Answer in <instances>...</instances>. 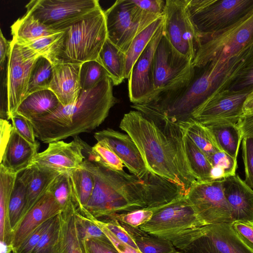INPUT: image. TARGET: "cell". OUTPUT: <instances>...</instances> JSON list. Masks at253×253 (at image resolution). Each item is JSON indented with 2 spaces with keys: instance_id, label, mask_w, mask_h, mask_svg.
<instances>
[{
  "instance_id": "1",
  "label": "cell",
  "mask_w": 253,
  "mask_h": 253,
  "mask_svg": "<svg viewBox=\"0 0 253 253\" xmlns=\"http://www.w3.org/2000/svg\"><path fill=\"white\" fill-rule=\"evenodd\" d=\"M113 85L107 77L92 88L82 89L73 104H60L51 113L29 120L36 138L48 144L95 129L117 102Z\"/></svg>"
},
{
  "instance_id": "2",
  "label": "cell",
  "mask_w": 253,
  "mask_h": 253,
  "mask_svg": "<svg viewBox=\"0 0 253 253\" xmlns=\"http://www.w3.org/2000/svg\"><path fill=\"white\" fill-rule=\"evenodd\" d=\"M82 165L92 176L94 187L85 207L97 219L116 213L156 206L154 185L148 171L142 178L109 169L85 159Z\"/></svg>"
},
{
  "instance_id": "3",
  "label": "cell",
  "mask_w": 253,
  "mask_h": 253,
  "mask_svg": "<svg viewBox=\"0 0 253 253\" xmlns=\"http://www.w3.org/2000/svg\"><path fill=\"white\" fill-rule=\"evenodd\" d=\"M119 126L135 143L147 170L174 183L186 196L188 189L178 170L175 152L157 125L136 110L125 114Z\"/></svg>"
},
{
  "instance_id": "4",
  "label": "cell",
  "mask_w": 253,
  "mask_h": 253,
  "mask_svg": "<svg viewBox=\"0 0 253 253\" xmlns=\"http://www.w3.org/2000/svg\"><path fill=\"white\" fill-rule=\"evenodd\" d=\"M151 210V218L139 228L169 241L178 251L184 250L199 237L207 226L185 196Z\"/></svg>"
},
{
  "instance_id": "5",
  "label": "cell",
  "mask_w": 253,
  "mask_h": 253,
  "mask_svg": "<svg viewBox=\"0 0 253 253\" xmlns=\"http://www.w3.org/2000/svg\"><path fill=\"white\" fill-rule=\"evenodd\" d=\"M194 74L193 61L176 51L163 32L154 56V91L149 101L141 104L169 99L187 86Z\"/></svg>"
},
{
  "instance_id": "6",
  "label": "cell",
  "mask_w": 253,
  "mask_h": 253,
  "mask_svg": "<svg viewBox=\"0 0 253 253\" xmlns=\"http://www.w3.org/2000/svg\"><path fill=\"white\" fill-rule=\"evenodd\" d=\"M253 44V8L231 25L210 33L197 35V50L193 61L199 67L208 62L238 54Z\"/></svg>"
},
{
  "instance_id": "7",
  "label": "cell",
  "mask_w": 253,
  "mask_h": 253,
  "mask_svg": "<svg viewBox=\"0 0 253 253\" xmlns=\"http://www.w3.org/2000/svg\"><path fill=\"white\" fill-rule=\"evenodd\" d=\"M107 38L104 11L100 6L65 30L60 63L82 64L96 60Z\"/></svg>"
},
{
  "instance_id": "8",
  "label": "cell",
  "mask_w": 253,
  "mask_h": 253,
  "mask_svg": "<svg viewBox=\"0 0 253 253\" xmlns=\"http://www.w3.org/2000/svg\"><path fill=\"white\" fill-rule=\"evenodd\" d=\"M108 39L126 53L134 38L162 16L147 12L132 0H117L104 11Z\"/></svg>"
},
{
  "instance_id": "9",
  "label": "cell",
  "mask_w": 253,
  "mask_h": 253,
  "mask_svg": "<svg viewBox=\"0 0 253 253\" xmlns=\"http://www.w3.org/2000/svg\"><path fill=\"white\" fill-rule=\"evenodd\" d=\"M253 8V0H189L188 9L197 35L224 29Z\"/></svg>"
},
{
  "instance_id": "10",
  "label": "cell",
  "mask_w": 253,
  "mask_h": 253,
  "mask_svg": "<svg viewBox=\"0 0 253 253\" xmlns=\"http://www.w3.org/2000/svg\"><path fill=\"white\" fill-rule=\"evenodd\" d=\"M100 7L97 0H31L26 13L53 31H63Z\"/></svg>"
},
{
  "instance_id": "11",
  "label": "cell",
  "mask_w": 253,
  "mask_h": 253,
  "mask_svg": "<svg viewBox=\"0 0 253 253\" xmlns=\"http://www.w3.org/2000/svg\"><path fill=\"white\" fill-rule=\"evenodd\" d=\"M29 47L11 41L6 67L7 120H11L19 105L28 95L29 82L32 68L40 56Z\"/></svg>"
},
{
  "instance_id": "12",
  "label": "cell",
  "mask_w": 253,
  "mask_h": 253,
  "mask_svg": "<svg viewBox=\"0 0 253 253\" xmlns=\"http://www.w3.org/2000/svg\"><path fill=\"white\" fill-rule=\"evenodd\" d=\"M222 180L197 181L185 196L206 225L233 222L231 209L223 193Z\"/></svg>"
},
{
  "instance_id": "13",
  "label": "cell",
  "mask_w": 253,
  "mask_h": 253,
  "mask_svg": "<svg viewBox=\"0 0 253 253\" xmlns=\"http://www.w3.org/2000/svg\"><path fill=\"white\" fill-rule=\"evenodd\" d=\"M189 0H167L164 13V35L179 53L193 61L197 32L188 9Z\"/></svg>"
},
{
  "instance_id": "14",
  "label": "cell",
  "mask_w": 253,
  "mask_h": 253,
  "mask_svg": "<svg viewBox=\"0 0 253 253\" xmlns=\"http://www.w3.org/2000/svg\"><path fill=\"white\" fill-rule=\"evenodd\" d=\"M253 86L233 91L225 89L211 95L192 113V118L204 125L237 123L243 115V107Z\"/></svg>"
},
{
  "instance_id": "15",
  "label": "cell",
  "mask_w": 253,
  "mask_h": 253,
  "mask_svg": "<svg viewBox=\"0 0 253 253\" xmlns=\"http://www.w3.org/2000/svg\"><path fill=\"white\" fill-rule=\"evenodd\" d=\"M163 35V24L132 67L128 79V91L133 104L147 103L153 94L154 56Z\"/></svg>"
},
{
  "instance_id": "16",
  "label": "cell",
  "mask_w": 253,
  "mask_h": 253,
  "mask_svg": "<svg viewBox=\"0 0 253 253\" xmlns=\"http://www.w3.org/2000/svg\"><path fill=\"white\" fill-rule=\"evenodd\" d=\"M83 143L78 136L70 142H50L45 150L37 154L31 165L61 173L69 172L79 168L85 159Z\"/></svg>"
},
{
  "instance_id": "17",
  "label": "cell",
  "mask_w": 253,
  "mask_h": 253,
  "mask_svg": "<svg viewBox=\"0 0 253 253\" xmlns=\"http://www.w3.org/2000/svg\"><path fill=\"white\" fill-rule=\"evenodd\" d=\"M186 248L202 253H253L238 236L232 223L207 225L203 233Z\"/></svg>"
},
{
  "instance_id": "18",
  "label": "cell",
  "mask_w": 253,
  "mask_h": 253,
  "mask_svg": "<svg viewBox=\"0 0 253 253\" xmlns=\"http://www.w3.org/2000/svg\"><path fill=\"white\" fill-rule=\"evenodd\" d=\"M94 137L111 149L132 174L139 178L145 175L148 170L142 156L128 134L108 128L95 132Z\"/></svg>"
},
{
  "instance_id": "19",
  "label": "cell",
  "mask_w": 253,
  "mask_h": 253,
  "mask_svg": "<svg viewBox=\"0 0 253 253\" xmlns=\"http://www.w3.org/2000/svg\"><path fill=\"white\" fill-rule=\"evenodd\" d=\"M62 209L48 190L22 219L13 232V251L36 229L49 219L59 214Z\"/></svg>"
},
{
  "instance_id": "20",
  "label": "cell",
  "mask_w": 253,
  "mask_h": 253,
  "mask_svg": "<svg viewBox=\"0 0 253 253\" xmlns=\"http://www.w3.org/2000/svg\"><path fill=\"white\" fill-rule=\"evenodd\" d=\"M224 195L232 212L233 222H253V189L238 174L222 180Z\"/></svg>"
},
{
  "instance_id": "21",
  "label": "cell",
  "mask_w": 253,
  "mask_h": 253,
  "mask_svg": "<svg viewBox=\"0 0 253 253\" xmlns=\"http://www.w3.org/2000/svg\"><path fill=\"white\" fill-rule=\"evenodd\" d=\"M145 116L153 121L169 140L176 155L178 170L188 191L191 186L197 180L191 170L187 157L184 130L178 123L172 121L163 116L157 115Z\"/></svg>"
},
{
  "instance_id": "22",
  "label": "cell",
  "mask_w": 253,
  "mask_h": 253,
  "mask_svg": "<svg viewBox=\"0 0 253 253\" xmlns=\"http://www.w3.org/2000/svg\"><path fill=\"white\" fill-rule=\"evenodd\" d=\"M81 65L62 62L53 65V77L49 89L56 95L62 106L73 104L81 91Z\"/></svg>"
},
{
  "instance_id": "23",
  "label": "cell",
  "mask_w": 253,
  "mask_h": 253,
  "mask_svg": "<svg viewBox=\"0 0 253 253\" xmlns=\"http://www.w3.org/2000/svg\"><path fill=\"white\" fill-rule=\"evenodd\" d=\"M39 144H33L22 137L13 127L0 165L19 173L26 169L38 153Z\"/></svg>"
},
{
  "instance_id": "24",
  "label": "cell",
  "mask_w": 253,
  "mask_h": 253,
  "mask_svg": "<svg viewBox=\"0 0 253 253\" xmlns=\"http://www.w3.org/2000/svg\"><path fill=\"white\" fill-rule=\"evenodd\" d=\"M60 173L32 164L18 173L24 182L27 191L24 216L48 190L52 183Z\"/></svg>"
},
{
  "instance_id": "25",
  "label": "cell",
  "mask_w": 253,
  "mask_h": 253,
  "mask_svg": "<svg viewBox=\"0 0 253 253\" xmlns=\"http://www.w3.org/2000/svg\"><path fill=\"white\" fill-rule=\"evenodd\" d=\"M77 209L72 202L59 214L60 228L57 253H86L76 225Z\"/></svg>"
},
{
  "instance_id": "26",
  "label": "cell",
  "mask_w": 253,
  "mask_h": 253,
  "mask_svg": "<svg viewBox=\"0 0 253 253\" xmlns=\"http://www.w3.org/2000/svg\"><path fill=\"white\" fill-rule=\"evenodd\" d=\"M18 174L0 165V242L9 245H11L13 235L9 204Z\"/></svg>"
},
{
  "instance_id": "27",
  "label": "cell",
  "mask_w": 253,
  "mask_h": 253,
  "mask_svg": "<svg viewBox=\"0 0 253 253\" xmlns=\"http://www.w3.org/2000/svg\"><path fill=\"white\" fill-rule=\"evenodd\" d=\"M60 104L51 90L44 89L28 95L19 105L16 113L30 120L51 113Z\"/></svg>"
},
{
  "instance_id": "28",
  "label": "cell",
  "mask_w": 253,
  "mask_h": 253,
  "mask_svg": "<svg viewBox=\"0 0 253 253\" xmlns=\"http://www.w3.org/2000/svg\"><path fill=\"white\" fill-rule=\"evenodd\" d=\"M96 61L105 69L114 85L121 84L126 78V54L107 38Z\"/></svg>"
},
{
  "instance_id": "29",
  "label": "cell",
  "mask_w": 253,
  "mask_h": 253,
  "mask_svg": "<svg viewBox=\"0 0 253 253\" xmlns=\"http://www.w3.org/2000/svg\"><path fill=\"white\" fill-rule=\"evenodd\" d=\"M10 29L12 40L23 45L59 32L50 29L26 12L13 23Z\"/></svg>"
},
{
  "instance_id": "30",
  "label": "cell",
  "mask_w": 253,
  "mask_h": 253,
  "mask_svg": "<svg viewBox=\"0 0 253 253\" xmlns=\"http://www.w3.org/2000/svg\"><path fill=\"white\" fill-rule=\"evenodd\" d=\"M177 123L184 130L186 135L209 159L213 154L223 151L212 132L206 125L193 118Z\"/></svg>"
},
{
  "instance_id": "31",
  "label": "cell",
  "mask_w": 253,
  "mask_h": 253,
  "mask_svg": "<svg viewBox=\"0 0 253 253\" xmlns=\"http://www.w3.org/2000/svg\"><path fill=\"white\" fill-rule=\"evenodd\" d=\"M68 173L74 203L77 211L83 214L85 211V207L93 193L94 187L93 178L82 164L79 168L68 172Z\"/></svg>"
},
{
  "instance_id": "32",
  "label": "cell",
  "mask_w": 253,
  "mask_h": 253,
  "mask_svg": "<svg viewBox=\"0 0 253 253\" xmlns=\"http://www.w3.org/2000/svg\"><path fill=\"white\" fill-rule=\"evenodd\" d=\"M206 126L212 132L221 150L229 156L237 160L243 139L237 123H216Z\"/></svg>"
},
{
  "instance_id": "33",
  "label": "cell",
  "mask_w": 253,
  "mask_h": 253,
  "mask_svg": "<svg viewBox=\"0 0 253 253\" xmlns=\"http://www.w3.org/2000/svg\"><path fill=\"white\" fill-rule=\"evenodd\" d=\"M118 221L130 235L142 253H174L177 251L166 239L150 234L139 227Z\"/></svg>"
},
{
  "instance_id": "34",
  "label": "cell",
  "mask_w": 253,
  "mask_h": 253,
  "mask_svg": "<svg viewBox=\"0 0 253 253\" xmlns=\"http://www.w3.org/2000/svg\"><path fill=\"white\" fill-rule=\"evenodd\" d=\"M164 15L155 20L133 40L126 54V78L129 77L135 62L164 23Z\"/></svg>"
},
{
  "instance_id": "35",
  "label": "cell",
  "mask_w": 253,
  "mask_h": 253,
  "mask_svg": "<svg viewBox=\"0 0 253 253\" xmlns=\"http://www.w3.org/2000/svg\"><path fill=\"white\" fill-rule=\"evenodd\" d=\"M65 38V30L42 37L25 45L47 59L54 65L60 63L59 58Z\"/></svg>"
},
{
  "instance_id": "36",
  "label": "cell",
  "mask_w": 253,
  "mask_h": 253,
  "mask_svg": "<svg viewBox=\"0 0 253 253\" xmlns=\"http://www.w3.org/2000/svg\"><path fill=\"white\" fill-rule=\"evenodd\" d=\"M185 146L188 163L198 181H211L212 166L205 153L185 134Z\"/></svg>"
},
{
  "instance_id": "37",
  "label": "cell",
  "mask_w": 253,
  "mask_h": 253,
  "mask_svg": "<svg viewBox=\"0 0 253 253\" xmlns=\"http://www.w3.org/2000/svg\"><path fill=\"white\" fill-rule=\"evenodd\" d=\"M53 73L52 64L46 58L40 56L31 72L28 95L34 92L49 89Z\"/></svg>"
},
{
  "instance_id": "38",
  "label": "cell",
  "mask_w": 253,
  "mask_h": 253,
  "mask_svg": "<svg viewBox=\"0 0 253 253\" xmlns=\"http://www.w3.org/2000/svg\"><path fill=\"white\" fill-rule=\"evenodd\" d=\"M84 154H87L88 159L109 169L123 170L124 165L118 156L105 144L97 142L90 147L84 141Z\"/></svg>"
},
{
  "instance_id": "39",
  "label": "cell",
  "mask_w": 253,
  "mask_h": 253,
  "mask_svg": "<svg viewBox=\"0 0 253 253\" xmlns=\"http://www.w3.org/2000/svg\"><path fill=\"white\" fill-rule=\"evenodd\" d=\"M26 201V186L18 174L9 204V216L13 232L24 216Z\"/></svg>"
},
{
  "instance_id": "40",
  "label": "cell",
  "mask_w": 253,
  "mask_h": 253,
  "mask_svg": "<svg viewBox=\"0 0 253 253\" xmlns=\"http://www.w3.org/2000/svg\"><path fill=\"white\" fill-rule=\"evenodd\" d=\"M212 166L211 172L212 180H222L236 174L238 168L237 160L223 151L217 152L210 158Z\"/></svg>"
},
{
  "instance_id": "41",
  "label": "cell",
  "mask_w": 253,
  "mask_h": 253,
  "mask_svg": "<svg viewBox=\"0 0 253 253\" xmlns=\"http://www.w3.org/2000/svg\"><path fill=\"white\" fill-rule=\"evenodd\" d=\"M107 77L105 69L96 60L88 61L81 65L80 80L82 90L93 88Z\"/></svg>"
},
{
  "instance_id": "42",
  "label": "cell",
  "mask_w": 253,
  "mask_h": 253,
  "mask_svg": "<svg viewBox=\"0 0 253 253\" xmlns=\"http://www.w3.org/2000/svg\"><path fill=\"white\" fill-rule=\"evenodd\" d=\"M48 190L52 194L62 210L70 203H74L68 172H62L58 175L51 184Z\"/></svg>"
},
{
  "instance_id": "43",
  "label": "cell",
  "mask_w": 253,
  "mask_h": 253,
  "mask_svg": "<svg viewBox=\"0 0 253 253\" xmlns=\"http://www.w3.org/2000/svg\"><path fill=\"white\" fill-rule=\"evenodd\" d=\"M59 214L55 216L52 224L42 236L32 253H57L60 228Z\"/></svg>"
},
{
  "instance_id": "44",
  "label": "cell",
  "mask_w": 253,
  "mask_h": 253,
  "mask_svg": "<svg viewBox=\"0 0 253 253\" xmlns=\"http://www.w3.org/2000/svg\"><path fill=\"white\" fill-rule=\"evenodd\" d=\"M75 219L77 229L83 242L87 239H94L111 242L97 225L80 213L77 209Z\"/></svg>"
},
{
  "instance_id": "45",
  "label": "cell",
  "mask_w": 253,
  "mask_h": 253,
  "mask_svg": "<svg viewBox=\"0 0 253 253\" xmlns=\"http://www.w3.org/2000/svg\"><path fill=\"white\" fill-rule=\"evenodd\" d=\"M153 211L147 208L140 209L129 211L116 213L107 216L134 227H139L152 217Z\"/></svg>"
},
{
  "instance_id": "46",
  "label": "cell",
  "mask_w": 253,
  "mask_h": 253,
  "mask_svg": "<svg viewBox=\"0 0 253 253\" xmlns=\"http://www.w3.org/2000/svg\"><path fill=\"white\" fill-rule=\"evenodd\" d=\"M55 217L47 220L36 229L13 251V253H32L42 236L52 224Z\"/></svg>"
},
{
  "instance_id": "47",
  "label": "cell",
  "mask_w": 253,
  "mask_h": 253,
  "mask_svg": "<svg viewBox=\"0 0 253 253\" xmlns=\"http://www.w3.org/2000/svg\"><path fill=\"white\" fill-rule=\"evenodd\" d=\"M242 148L245 176L244 181L253 189V138H243Z\"/></svg>"
},
{
  "instance_id": "48",
  "label": "cell",
  "mask_w": 253,
  "mask_h": 253,
  "mask_svg": "<svg viewBox=\"0 0 253 253\" xmlns=\"http://www.w3.org/2000/svg\"><path fill=\"white\" fill-rule=\"evenodd\" d=\"M101 218H103V220H99L102 224L119 240L135 249H138L133 239L121 225L118 220L110 216H105Z\"/></svg>"
},
{
  "instance_id": "49",
  "label": "cell",
  "mask_w": 253,
  "mask_h": 253,
  "mask_svg": "<svg viewBox=\"0 0 253 253\" xmlns=\"http://www.w3.org/2000/svg\"><path fill=\"white\" fill-rule=\"evenodd\" d=\"M11 120L12 126L22 137L33 144H39L36 140L34 127L29 120L16 112L12 116Z\"/></svg>"
},
{
  "instance_id": "50",
  "label": "cell",
  "mask_w": 253,
  "mask_h": 253,
  "mask_svg": "<svg viewBox=\"0 0 253 253\" xmlns=\"http://www.w3.org/2000/svg\"><path fill=\"white\" fill-rule=\"evenodd\" d=\"M253 86V62L244 68L226 89L242 90Z\"/></svg>"
},
{
  "instance_id": "51",
  "label": "cell",
  "mask_w": 253,
  "mask_h": 253,
  "mask_svg": "<svg viewBox=\"0 0 253 253\" xmlns=\"http://www.w3.org/2000/svg\"><path fill=\"white\" fill-rule=\"evenodd\" d=\"M232 225L242 241L253 251V222L235 221Z\"/></svg>"
},
{
  "instance_id": "52",
  "label": "cell",
  "mask_w": 253,
  "mask_h": 253,
  "mask_svg": "<svg viewBox=\"0 0 253 253\" xmlns=\"http://www.w3.org/2000/svg\"><path fill=\"white\" fill-rule=\"evenodd\" d=\"M86 253H120L111 242L90 239L83 242Z\"/></svg>"
},
{
  "instance_id": "53",
  "label": "cell",
  "mask_w": 253,
  "mask_h": 253,
  "mask_svg": "<svg viewBox=\"0 0 253 253\" xmlns=\"http://www.w3.org/2000/svg\"><path fill=\"white\" fill-rule=\"evenodd\" d=\"M86 217L89 218L101 228L120 253H142L139 249H135L119 240L102 224L99 219L95 218L91 215Z\"/></svg>"
},
{
  "instance_id": "54",
  "label": "cell",
  "mask_w": 253,
  "mask_h": 253,
  "mask_svg": "<svg viewBox=\"0 0 253 253\" xmlns=\"http://www.w3.org/2000/svg\"><path fill=\"white\" fill-rule=\"evenodd\" d=\"M142 10L158 16H163L166 0H132Z\"/></svg>"
},
{
  "instance_id": "55",
  "label": "cell",
  "mask_w": 253,
  "mask_h": 253,
  "mask_svg": "<svg viewBox=\"0 0 253 253\" xmlns=\"http://www.w3.org/2000/svg\"><path fill=\"white\" fill-rule=\"evenodd\" d=\"M12 125L6 119H0V159L2 157L12 130Z\"/></svg>"
},
{
  "instance_id": "56",
  "label": "cell",
  "mask_w": 253,
  "mask_h": 253,
  "mask_svg": "<svg viewBox=\"0 0 253 253\" xmlns=\"http://www.w3.org/2000/svg\"><path fill=\"white\" fill-rule=\"evenodd\" d=\"M243 138H253V114L243 115L237 123Z\"/></svg>"
},
{
  "instance_id": "57",
  "label": "cell",
  "mask_w": 253,
  "mask_h": 253,
  "mask_svg": "<svg viewBox=\"0 0 253 253\" xmlns=\"http://www.w3.org/2000/svg\"><path fill=\"white\" fill-rule=\"evenodd\" d=\"M11 48V41H7L0 30V65L2 68L6 57H8Z\"/></svg>"
},
{
  "instance_id": "58",
  "label": "cell",
  "mask_w": 253,
  "mask_h": 253,
  "mask_svg": "<svg viewBox=\"0 0 253 253\" xmlns=\"http://www.w3.org/2000/svg\"><path fill=\"white\" fill-rule=\"evenodd\" d=\"M243 111V115L253 114V90L246 97L244 103Z\"/></svg>"
},
{
  "instance_id": "59",
  "label": "cell",
  "mask_w": 253,
  "mask_h": 253,
  "mask_svg": "<svg viewBox=\"0 0 253 253\" xmlns=\"http://www.w3.org/2000/svg\"><path fill=\"white\" fill-rule=\"evenodd\" d=\"M0 253H13V248L11 245L0 242Z\"/></svg>"
},
{
  "instance_id": "60",
  "label": "cell",
  "mask_w": 253,
  "mask_h": 253,
  "mask_svg": "<svg viewBox=\"0 0 253 253\" xmlns=\"http://www.w3.org/2000/svg\"><path fill=\"white\" fill-rule=\"evenodd\" d=\"M180 251L182 253H200L199 252H197V251L191 250V249L187 248L182 251Z\"/></svg>"
},
{
  "instance_id": "61",
  "label": "cell",
  "mask_w": 253,
  "mask_h": 253,
  "mask_svg": "<svg viewBox=\"0 0 253 253\" xmlns=\"http://www.w3.org/2000/svg\"><path fill=\"white\" fill-rule=\"evenodd\" d=\"M174 253H182L180 251H177L176 252H175Z\"/></svg>"
}]
</instances>
